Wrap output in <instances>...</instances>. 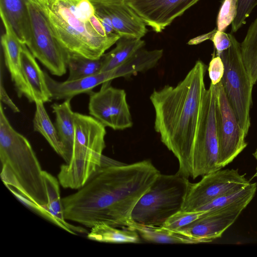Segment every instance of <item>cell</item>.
Masks as SVG:
<instances>
[{
	"label": "cell",
	"instance_id": "4dcf8cb0",
	"mask_svg": "<svg viewBox=\"0 0 257 257\" xmlns=\"http://www.w3.org/2000/svg\"><path fill=\"white\" fill-rule=\"evenodd\" d=\"M257 6V0H238L236 17L231 24L232 33L237 32L246 23L247 18Z\"/></svg>",
	"mask_w": 257,
	"mask_h": 257
},
{
	"label": "cell",
	"instance_id": "3957f363",
	"mask_svg": "<svg viewBox=\"0 0 257 257\" xmlns=\"http://www.w3.org/2000/svg\"><path fill=\"white\" fill-rule=\"evenodd\" d=\"M1 176L21 201L53 223L47 210V196L40 163L29 140L16 131L0 104Z\"/></svg>",
	"mask_w": 257,
	"mask_h": 257
},
{
	"label": "cell",
	"instance_id": "f1b7e54d",
	"mask_svg": "<svg viewBox=\"0 0 257 257\" xmlns=\"http://www.w3.org/2000/svg\"><path fill=\"white\" fill-rule=\"evenodd\" d=\"M238 0H223L216 21L217 30L224 31L232 24L237 11Z\"/></svg>",
	"mask_w": 257,
	"mask_h": 257
},
{
	"label": "cell",
	"instance_id": "9a60e30c",
	"mask_svg": "<svg viewBox=\"0 0 257 257\" xmlns=\"http://www.w3.org/2000/svg\"><path fill=\"white\" fill-rule=\"evenodd\" d=\"M5 33L1 38L5 63L19 98L26 97L30 102H35L24 77L21 53L22 44L13 34L8 25L2 21Z\"/></svg>",
	"mask_w": 257,
	"mask_h": 257
},
{
	"label": "cell",
	"instance_id": "5b68a950",
	"mask_svg": "<svg viewBox=\"0 0 257 257\" xmlns=\"http://www.w3.org/2000/svg\"><path fill=\"white\" fill-rule=\"evenodd\" d=\"M74 138L70 159L57 177L64 188L78 189L100 167L105 148V126L92 116L74 112Z\"/></svg>",
	"mask_w": 257,
	"mask_h": 257
},
{
	"label": "cell",
	"instance_id": "8d00e7d4",
	"mask_svg": "<svg viewBox=\"0 0 257 257\" xmlns=\"http://www.w3.org/2000/svg\"><path fill=\"white\" fill-rule=\"evenodd\" d=\"M216 31V29H215L208 33L199 36L195 38L190 40L189 41L188 44L189 45H196L206 40H211Z\"/></svg>",
	"mask_w": 257,
	"mask_h": 257
},
{
	"label": "cell",
	"instance_id": "83f0119b",
	"mask_svg": "<svg viewBox=\"0 0 257 257\" xmlns=\"http://www.w3.org/2000/svg\"><path fill=\"white\" fill-rule=\"evenodd\" d=\"M103 64V55L98 59H92L69 54L67 61L69 76L66 80H75L98 74L101 72Z\"/></svg>",
	"mask_w": 257,
	"mask_h": 257
},
{
	"label": "cell",
	"instance_id": "d590c367",
	"mask_svg": "<svg viewBox=\"0 0 257 257\" xmlns=\"http://www.w3.org/2000/svg\"><path fill=\"white\" fill-rule=\"evenodd\" d=\"M89 21L91 26L98 34L102 36H108L105 32L101 22L95 14L90 18Z\"/></svg>",
	"mask_w": 257,
	"mask_h": 257
},
{
	"label": "cell",
	"instance_id": "2e32d148",
	"mask_svg": "<svg viewBox=\"0 0 257 257\" xmlns=\"http://www.w3.org/2000/svg\"><path fill=\"white\" fill-rule=\"evenodd\" d=\"M93 6L100 8L108 15L115 32L120 37L142 39L147 34V25L125 1Z\"/></svg>",
	"mask_w": 257,
	"mask_h": 257
},
{
	"label": "cell",
	"instance_id": "cb8c5ba5",
	"mask_svg": "<svg viewBox=\"0 0 257 257\" xmlns=\"http://www.w3.org/2000/svg\"><path fill=\"white\" fill-rule=\"evenodd\" d=\"M115 44L114 48L103 54L104 64L100 72L111 70L123 64L143 48L145 42L141 39L120 37Z\"/></svg>",
	"mask_w": 257,
	"mask_h": 257
},
{
	"label": "cell",
	"instance_id": "6da1fadb",
	"mask_svg": "<svg viewBox=\"0 0 257 257\" xmlns=\"http://www.w3.org/2000/svg\"><path fill=\"white\" fill-rule=\"evenodd\" d=\"M160 174L149 160L123 164L103 156L90 179L62 198L64 218L90 228L102 223L126 228L135 205Z\"/></svg>",
	"mask_w": 257,
	"mask_h": 257
},
{
	"label": "cell",
	"instance_id": "836d02e7",
	"mask_svg": "<svg viewBox=\"0 0 257 257\" xmlns=\"http://www.w3.org/2000/svg\"><path fill=\"white\" fill-rule=\"evenodd\" d=\"M94 7L95 14L101 22L107 35L115 34L112 23L108 15L100 8Z\"/></svg>",
	"mask_w": 257,
	"mask_h": 257
},
{
	"label": "cell",
	"instance_id": "9c48e42d",
	"mask_svg": "<svg viewBox=\"0 0 257 257\" xmlns=\"http://www.w3.org/2000/svg\"><path fill=\"white\" fill-rule=\"evenodd\" d=\"M28 6L31 35L27 47L52 74L57 76L64 75L67 71L69 53L57 40L43 11L30 0Z\"/></svg>",
	"mask_w": 257,
	"mask_h": 257
},
{
	"label": "cell",
	"instance_id": "ab89813d",
	"mask_svg": "<svg viewBox=\"0 0 257 257\" xmlns=\"http://www.w3.org/2000/svg\"><path fill=\"white\" fill-rule=\"evenodd\" d=\"M253 156L257 161V148L256 149L255 152L253 153ZM254 176L257 178V166L256 167V170Z\"/></svg>",
	"mask_w": 257,
	"mask_h": 257
},
{
	"label": "cell",
	"instance_id": "8992f818",
	"mask_svg": "<svg viewBox=\"0 0 257 257\" xmlns=\"http://www.w3.org/2000/svg\"><path fill=\"white\" fill-rule=\"evenodd\" d=\"M190 184L188 178L177 173L160 174L135 205L131 221L163 226L170 216L181 210Z\"/></svg>",
	"mask_w": 257,
	"mask_h": 257
},
{
	"label": "cell",
	"instance_id": "7c38bea8",
	"mask_svg": "<svg viewBox=\"0 0 257 257\" xmlns=\"http://www.w3.org/2000/svg\"><path fill=\"white\" fill-rule=\"evenodd\" d=\"M111 81L103 83L98 91L89 94V112L105 127L123 130L133 125L126 93L112 87Z\"/></svg>",
	"mask_w": 257,
	"mask_h": 257
},
{
	"label": "cell",
	"instance_id": "603a6c76",
	"mask_svg": "<svg viewBox=\"0 0 257 257\" xmlns=\"http://www.w3.org/2000/svg\"><path fill=\"white\" fill-rule=\"evenodd\" d=\"M163 54L162 49L147 50L142 48L123 64L112 69L115 77H128L146 71L155 67Z\"/></svg>",
	"mask_w": 257,
	"mask_h": 257
},
{
	"label": "cell",
	"instance_id": "30bf717a",
	"mask_svg": "<svg viewBox=\"0 0 257 257\" xmlns=\"http://www.w3.org/2000/svg\"><path fill=\"white\" fill-rule=\"evenodd\" d=\"M250 182L237 169H220L202 176L196 183H191L181 210L195 211L212 200L243 188Z\"/></svg>",
	"mask_w": 257,
	"mask_h": 257
},
{
	"label": "cell",
	"instance_id": "d6a6232c",
	"mask_svg": "<svg viewBox=\"0 0 257 257\" xmlns=\"http://www.w3.org/2000/svg\"><path fill=\"white\" fill-rule=\"evenodd\" d=\"M231 33H226L224 31H219L216 29L211 39L214 44L216 55L230 47L231 45Z\"/></svg>",
	"mask_w": 257,
	"mask_h": 257
},
{
	"label": "cell",
	"instance_id": "e0dca14e",
	"mask_svg": "<svg viewBox=\"0 0 257 257\" xmlns=\"http://www.w3.org/2000/svg\"><path fill=\"white\" fill-rule=\"evenodd\" d=\"M45 76L52 99H72L81 93L89 94L96 86L115 79L113 71L98 74L73 81H57L45 71Z\"/></svg>",
	"mask_w": 257,
	"mask_h": 257
},
{
	"label": "cell",
	"instance_id": "4fadbf2b",
	"mask_svg": "<svg viewBox=\"0 0 257 257\" xmlns=\"http://www.w3.org/2000/svg\"><path fill=\"white\" fill-rule=\"evenodd\" d=\"M253 197H248L228 205L204 211L197 219L178 231L203 242L221 237L232 225Z\"/></svg>",
	"mask_w": 257,
	"mask_h": 257
},
{
	"label": "cell",
	"instance_id": "f35d334b",
	"mask_svg": "<svg viewBox=\"0 0 257 257\" xmlns=\"http://www.w3.org/2000/svg\"><path fill=\"white\" fill-rule=\"evenodd\" d=\"M37 5L40 8L45 6L48 2V0H30Z\"/></svg>",
	"mask_w": 257,
	"mask_h": 257
},
{
	"label": "cell",
	"instance_id": "e575fe53",
	"mask_svg": "<svg viewBox=\"0 0 257 257\" xmlns=\"http://www.w3.org/2000/svg\"><path fill=\"white\" fill-rule=\"evenodd\" d=\"M0 100L2 103H4L10 107L15 113L20 112V110L16 105L13 102L11 98L8 94L3 83L2 76H1L0 84Z\"/></svg>",
	"mask_w": 257,
	"mask_h": 257
},
{
	"label": "cell",
	"instance_id": "7a4b0ae2",
	"mask_svg": "<svg viewBox=\"0 0 257 257\" xmlns=\"http://www.w3.org/2000/svg\"><path fill=\"white\" fill-rule=\"evenodd\" d=\"M206 65L197 61L176 86L154 90L150 100L155 112L154 128L179 162L177 174L192 177L193 146L201 104L206 90Z\"/></svg>",
	"mask_w": 257,
	"mask_h": 257
},
{
	"label": "cell",
	"instance_id": "ba28073f",
	"mask_svg": "<svg viewBox=\"0 0 257 257\" xmlns=\"http://www.w3.org/2000/svg\"><path fill=\"white\" fill-rule=\"evenodd\" d=\"M216 96V85L210 83L202 99L193 146L191 177L194 179L221 169L218 164Z\"/></svg>",
	"mask_w": 257,
	"mask_h": 257
},
{
	"label": "cell",
	"instance_id": "44dd1931",
	"mask_svg": "<svg viewBox=\"0 0 257 257\" xmlns=\"http://www.w3.org/2000/svg\"><path fill=\"white\" fill-rule=\"evenodd\" d=\"M71 99L64 100L61 103H53L51 105L55 115V126L64 151L63 159L65 163L69 162L72 151L74 138V112L71 106Z\"/></svg>",
	"mask_w": 257,
	"mask_h": 257
},
{
	"label": "cell",
	"instance_id": "52a82bcc",
	"mask_svg": "<svg viewBox=\"0 0 257 257\" xmlns=\"http://www.w3.org/2000/svg\"><path fill=\"white\" fill-rule=\"evenodd\" d=\"M231 38L230 47L217 55L224 64L221 83L228 101L247 135L250 126V109L253 85L242 60L240 43L232 34Z\"/></svg>",
	"mask_w": 257,
	"mask_h": 257
},
{
	"label": "cell",
	"instance_id": "7402d4cb",
	"mask_svg": "<svg viewBox=\"0 0 257 257\" xmlns=\"http://www.w3.org/2000/svg\"><path fill=\"white\" fill-rule=\"evenodd\" d=\"M127 228L136 231L144 239L150 242L163 243H199L201 239L185 235L163 226H148L130 221Z\"/></svg>",
	"mask_w": 257,
	"mask_h": 257
},
{
	"label": "cell",
	"instance_id": "d6986e66",
	"mask_svg": "<svg viewBox=\"0 0 257 257\" xmlns=\"http://www.w3.org/2000/svg\"><path fill=\"white\" fill-rule=\"evenodd\" d=\"M21 57L23 74L35 102H50L52 99L44 71L41 69L35 57L24 44L22 45Z\"/></svg>",
	"mask_w": 257,
	"mask_h": 257
},
{
	"label": "cell",
	"instance_id": "ffe728a7",
	"mask_svg": "<svg viewBox=\"0 0 257 257\" xmlns=\"http://www.w3.org/2000/svg\"><path fill=\"white\" fill-rule=\"evenodd\" d=\"M43 177L47 200V210L53 223L73 234L87 232L84 228L72 225L65 219L58 179L46 171L43 172Z\"/></svg>",
	"mask_w": 257,
	"mask_h": 257
},
{
	"label": "cell",
	"instance_id": "484cf974",
	"mask_svg": "<svg viewBox=\"0 0 257 257\" xmlns=\"http://www.w3.org/2000/svg\"><path fill=\"white\" fill-rule=\"evenodd\" d=\"M35 103L36 110L33 120L34 131L40 133L54 151L63 158V146L60 141L56 128L46 111L44 103L41 101H36Z\"/></svg>",
	"mask_w": 257,
	"mask_h": 257
},
{
	"label": "cell",
	"instance_id": "ac0fdd59",
	"mask_svg": "<svg viewBox=\"0 0 257 257\" xmlns=\"http://www.w3.org/2000/svg\"><path fill=\"white\" fill-rule=\"evenodd\" d=\"M28 1L0 0L2 21L8 25L19 41L26 46L30 42L31 35Z\"/></svg>",
	"mask_w": 257,
	"mask_h": 257
},
{
	"label": "cell",
	"instance_id": "d4e9b609",
	"mask_svg": "<svg viewBox=\"0 0 257 257\" xmlns=\"http://www.w3.org/2000/svg\"><path fill=\"white\" fill-rule=\"evenodd\" d=\"M138 233L127 228L117 229L106 223H99L91 228L87 237L89 239L107 243H137L140 242Z\"/></svg>",
	"mask_w": 257,
	"mask_h": 257
},
{
	"label": "cell",
	"instance_id": "4316f807",
	"mask_svg": "<svg viewBox=\"0 0 257 257\" xmlns=\"http://www.w3.org/2000/svg\"><path fill=\"white\" fill-rule=\"evenodd\" d=\"M242 60L253 85L257 82V17L240 43Z\"/></svg>",
	"mask_w": 257,
	"mask_h": 257
},
{
	"label": "cell",
	"instance_id": "277c9868",
	"mask_svg": "<svg viewBox=\"0 0 257 257\" xmlns=\"http://www.w3.org/2000/svg\"><path fill=\"white\" fill-rule=\"evenodd\" d=\"M62 47L69 54L100 58L120 37L98 34L89 21L95 8L89 0H48L41 8Z\"/></svg>",
	"mask_w": 257,
	"mask_h": 257
},
{
	"label": "cell",
	"instance_id": "74e56055",
	"mask_svg": "<svg viewBox=\"0 0 257 257\" xmlns=\"http://www.w3.org/2000/svg\"><path fill=\"white\" fill-rule=\"evenodd\" d=\"M91 3L93 5H97L100 4L112 3L116 2L124 1L125 0H89Z\"/></svg>",
	"mask_w": 257,
	"mask_h": 257
},
{
	"label": "cell",
	"instance_id": "8fae6325",
	"mask_svg": "<svg viewBox=\"0 0 257 257\" xmlns=\"http://www.w3.org/2000/svg\"><path fill=\"white\" fill-rule=\"evenodd\" d=\"M218 164L222 169L246 147V134L230 106L221 81L216 84Z\"/></svg>",
	"mask_w": 257,
	"mask_h": 257
},
{
	"label": "cell",
	"instance_id": "1f68e13d",
	"mask_svg": "<svg viewBox=\"0 0 257 257\" xmlns=\"http://www.w3.org/2000/svg\"><path fill=\"white\" fill-rule=\"evenodd\" d=\"M224 70V64L220 56L213 55L208 68L211 83L216 85L221 81Z\"/></svg>",
	"mask_w": 257,
	"mask_h": 257
},
{
	"label": "cell",
	"instance_id": "5bb4252c",
	"mask_svg": "<svg viewBox=\"0 0 257 257\" xmlns=\"http://www.w3.org/2000/svg\"><path fill=\"white\" fill-rule=\"evenodd\" d=\"M199 0H125L156 33L162 32Z\"/></svg>",
	"mask_w": 257,
	"mask_h": 257
},
{
	"label": "cell",
	"instance_id": "f546056e",
	"mask_svg": "<svg viewBox=\"0 0 257 257\" xmlns=\"http://www.w3.org/2000/svg\"><path fill=\"white\" fill-rule=\"evenodd\" d=\"M204 211L186 212L180 210L170 216L163 226L171 230L178 231L180 228L198 218Z\"/></svg>",
	"mask_w": 257,
	"mask_h": 257
}]
</instances>
